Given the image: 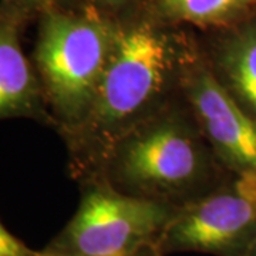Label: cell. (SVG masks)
I'll use <instances>...</instances> for the list:
<instances>
[{"mask_svg": "<svg viewBox=\"0 0 256 256\" xmlns=\"http://www.w3.org/2000/svg\"><path fill=\"white\" fill-rule=\"evenodd\" d=\"M192 53L185 40L154 20L118 23L92 108L82 126L67 136L80 171H100L121 138L168 107L171 94L181 90Z\"/></svg>", "mask_w": 256, "mask_h": 256, "instance_id": "6da1fadb", "label": "cell"}, {"mask_svg": "<svg viewBox=\"0 0 256 256\" xmlns=\"http://www.w3.org/2000/svg\"><path fill=\"white\" fill-rule=\"evenodd\" d=\"M215 161L192 114L168 106L121 138L100 171L118 191L180 206L208 192Z\"/></svg>", "mask_w": 256, "mask_h": 256, "instance_id": "7a4b0ae2", "label": "cell"}, {"mask_svg": "<svg viewBox=\"0 0 256 256\" xmlns=\"http://www.w3.org/2000/svg\"><path fill=\"white\" fill-rule=\"evenodd\" d=\"M118 23L98 9L43 10L34 67L66 136L82 126L110 62Z\"/></svg>", "mask_w": 256, "mask_h": 256, "instance_id": "3957f363", "label": "cell"}, {"mask_svg": "<svg viewBox=\"0 0 256 256\" xmlns=\"http://www.w3.org/2000/svg\"><path fill=\"white\" fill-rule=\"evenodd\" d=\"M176 208L128 195L106 180H92L73 218L43 250L48 256L134 255L158 245Z\"/></svg>", "mask_w": 256, "mask_h": 256, "instance_id": "277c9868", "label": "cell"}, {"mask_svg": "<svg viewBox=\"0 0 256 256\" xmlns=\"http://www.w3.org/2000/svg\"><path fill=\"white\" fill-rule=\"evenodd\" d=\"M255 235L256 171H244L180 205L158 248L164 256L174 252L240 256Z\"/></svg>", "mask_w": 256, "mask_h": 256, "instance_id": "5b68a950", "label": "cell"}, {"mask_svg": "<svg viewBox=\"0 0 256 256\" xmlns=\"http://www.w3.org/2000/svg\"><path fill=\"white\" fill-rule=\"evenodd\" d=\"M181 92L218 162L234 174L256 171V122L196 50L184 70Z\"/></svg>", "mask_w": 256, "mask_h": 256, "instance_id": "8992f818", "label": "cell"}, {"mask_svg": "<svg viewBox=\"0 0 256 256\" xmlns=\"http://www.w3.org/2000/svg\"><path fill=\"white\" fill-rule=\"evenodd\" d=\"M20 14L6 10L0 24V117L54 122L37 72L23 53L18 37Z\"/></svg>", "mask_w": 256, "mask_h": 256, "instance_id": "52a82bcc", "label": "cell"}, {"mask_svg": "<svg viewBox=\"0 0 256 256\" xmlns=\"http://www.w3.org/2000/svg\"><path fill=\"white\" fill-rule=\"evenodd\" d=\"M210 67L256 122V18L240 22L218 40Z\"/></svg>", "mask_w": 256, "mask_h": 256, "instance_id": "ba28073f", "label": "cell"}, {"mask_svg": "<svg viewBox=\"0 0 256 256\" xmlns=\"http://www.w3.org/2000/svg\"><path fill=\"white\" fill-rule=\"evenodd\" d=\"M256 8V0H156V12L164 22L195 26H235Z\"/></svg>", "mask_w": 256, "mask_h": 256, "instance_id": "9c48e42d", "label": "cell"}, {"mask_svg": "<svg viewBox=\"0 0 256 256\" xmlns=\"http://www.w3.org/2000/svg\"><path fill=\"white\" fill-rule=\"evenodd\" d=\"M0 256H48L44 250H34L0 225Z\"/></svg>", "mask_w": 256, "mask_h": 256, "instance_id": "30bf717a", "label": "cell"}, {"mask_svg": "<svg viewBox=\"0 0 256 256\" xmlns=\"http://www.w3.org/2000/svg\"><path fill=\"white\" fill-rule=\"evenodd\" d=\"M3 4L6 10L20 14V12L23 9L36 8V0H3Z\"/></svg>", "mask_w": 256, "mask_h": 256, "instance_id": "8fae6325", "label": "cell"}, {"mask_svg": "<svg viewBox=\"0 0 256 256\" xmlns=\"http://www.w3.org/2000/svg\"><path fill=\"white\" fill-rule=\"evenodd\" d=\"M136 0H98L100 8L108 10V12H120V10L128 8Z\"/></svg>", "mask_w": 256, "mask_h": 256, "instance_id": "7c38bea8", "label": "cell"}, {"mask_svg": "<svg viewBox=\"0 0 256 256\" xmlns=\"http://www.w3.org/2000/svg\"><path fill=\"white\" fill-rule=\"evenodd\" d=\"M68 2H73V0H36V8L42 10L52 9V8L63 9V4L68 3Z\"/></svg>", "mask_w": 256, "mask_h": 256, "instance_id": "4fadbf2b", "label": "cell"}, {"mask_svg": "<svg viewBox=\"0 0 256 256\" xmlns=\"http://www.w3.org/2000/svg\"><path fill=\"white\" fill-rule=\"evenodd\" d=\"M130 256H164L161 254V250H160V248L158 245H152V246H148L146 249H142V250H140L137 254H134V255H130Z\"/></svg>", "mask_w": 256, "mask_h": 256, "instance_id": "5bb4252c", "label": "cell"}, {"mask_svg": "<svg viewBox=\"0 0 256 256\" xmlns=\"http://www.w3.org/2000/svg\"><path fill=\"white\" fill-rule=\"evenodd\" d=\"M240 256H256V235L254 236V239L250 240V244L248 245V248L245 249V252Z\"/></svg>", "mask_w": 256, "mask_h": 256, "instance_id": "9a60e30c", "label": "cell"}]
</instances>
